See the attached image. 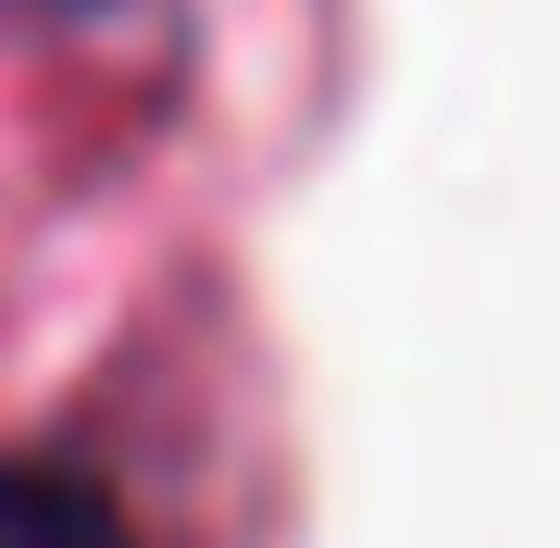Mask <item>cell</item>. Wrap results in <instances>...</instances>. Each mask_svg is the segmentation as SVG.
<instances>
[{
  "instance_id": "1",
  "label": "cell",
  "mask_w": 560,
  "mask_h": 548,
  "mask_svg": "<svg viewBox=\"0 0 560 548\" xmlns=\"http://www.w3.org/2000/svg\"><path fill=\"white\" fill-rule=\"evenodd\" d=\"M0 548H138V524H125V499L88 462L13 448L0 462Z\"/></svg>"
}]
</instances>
